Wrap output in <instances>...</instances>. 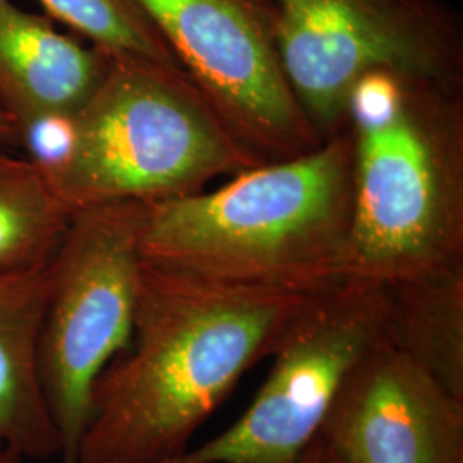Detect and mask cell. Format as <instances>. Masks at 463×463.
<instances>
[{
    "instance_id": "obj_1",
    "label": "cell",
    "mask_w": 463,
    "mask_h": 463,
    "mask_svg": "<svg viewBox=\"0 0 463 463\" xmlns=\"http://www.w3.org/2000/svg\"><path fill=\"white\" fill-rule=\"evenodd\" d=\"M313 296L141 258L131 342L93 386L72 463H164L183 455Z\"/></svg>"
},
{
    "instance_id": "obj_2",
    "label": "cell",
    "mask_w": 463,
    "mask_h": 463,
    "mask_svg": "<svg viewBox=\"0 0 463 463\" xmlns=\"http://www.w3.org/2000/svg\"><path fill=\"white\" fill-rule=\"evenodd\" d=\"M352 198L345 128L212 193L148 203L139 252L215 280L316 294L345 280Z\"/></svg>"
},
{
    "instance_id": "obj_3",
    "label": "cell",
    "mask_w": 463,
    "mask_h": 463,
    "mask_svg": "<svg viewBox=\"0 0 463 463\" xmlns=\"http://www.w3.org/2000/svg\"><path fill=\"white\" fill-rule=\"evenodd\" d=\"M400 78L390 112L347 122L345 279L380 285L463 268V88Z\"/></svg>"
},
{
    "instance_id": "obj_4",
    "label": "cell",
    "mask_w": 463,
    "mask_h": 463,
    "mask_svg": "<svg viewBox=\"0 0 463 463\" xmlns=\"http://www.w3.org/2000/svg\"><path fill=\"white\" fill-rule=\"evenodd\" d=\"M256 165L181 64L110 53L101 83L74 114L64 164L47 179L76 213L183 198Z\"/></svg>"
},
{
    "instance_id": "obj_5",
    "label": "cell",
    "mask_w": 463,
    "mask_h": 463,
    "mask_svg": "<svg viewBox=\"0 0 463 463\" xmlns=\"http://www.w3.org/2000/svg\"><path fill=\"white\" fill-rule=\"evenodd\" d=\"M146 204L76 212L50 261L38 367L62 463L74 460L99 374L131 342Z\"/></svg>"
},
{
    "instance_id": "obj_6",
    "label": "cell",
    "mask_w": 463,
    "mask_h": 463,
    "mask_svg": "<svg viewBox=\"0 0 463 463\" xmlns=\"http://www.w3.org/2000/svg\"><path fill=\"white\" fill-rule=\"evenodd\" d=\"M281 69L325 139L371 71L463 88V21L445 0H275Z\"/></svg>"
},
{
    "instance_id": "obj_7",
    "label": "cell",
    "mask_w": 463,
    "mask_h": 463,
    "mask_svg": "<svg viewBox=\"0 0 463 463\" xmlns=\"http://www.w3.org/2000/svg\"><path fill=\"white\" fill-rule=\"evenodd\" d=\"M386 287L345 279L315 294L283 331L248 411L215 438L164 463H294L383 333Z\"/></svg>"
},
{
    "instance_id": "obj_8",
    "label": "cell",
    "mask_w": 463,
    "mask_h": 463,
    "mask_svg": "<svg viewBox=\"0 0 463 463\" xmlns=\"http://www.w3.org/2000/svg\"><path fill=\"white\" fill-rule=\"evenodd\" d=\"M134 2L261 164L323 141L281 69L275 0Z\"/></svg>"
},
{
    "instance_id": "obj_9",
    "label": "cell",
    "mask_w": 463,
    "mask_h": 463,
    "mask_svg": "<svg viewBox=\"0 0 463 463\" xmlns=\"http://www.w3.org/2000/svg\"><path fill=\"white\" fill-rule=\"evenodd\" d=\"M319 438L342 463H463V400L381 333L344 381Z\"/></svg>"
},
{
    "instance_id": "obj_10",
    "label": "cell",
    "mask_w": 463,
    "mask_h": 463,
    "mask_svg": "<svg viewBox=\"0 0 463 463\" xmlns=\"http://www.w3.org/2000/svg\"><path fill=\"white\" fill-rule=\"evenodd\" d=\"M110 53L62 33L53 19L0 0V107L21 131L74 116L101 83Z\"/></svg>"
},
{
    "instance_id": "obj_11",
    "label": "cell",
    "mask_w": 463,
    "mask_h": 463,
    "mask_svg": "<svg viewBox=\"0 0 463 463\" xmlns=\"http://www.w3.org/2000/svg\"><path fill=\"white\" fill-rule=\"evenodd\" d=\"M47 294L49 265L0 273V447L14 449L26 460L62 455L38 367Z\"/></svg>"
},
{
    "instance_id": "obj_12",
    "label": "cell",
    "mask_w": 463,
    "mask_h": 463,
    "mask_svg": "<svg viewBox=\"0 0 463 463\" xmlns=\"http://www.w3.org/2000/svg\"><path fill=\"white\" fill-rule=\"evenodd\" d=\"M384 287V338L463 400V268Z\"/></svg>"
},
{
    "instance_id": "obj_13",
    "label": "cell",
    "mask_w": 463,
    "mask_h": 463,
    "mask_svg": "<svg viewBox=\"0 0 463 463\" xmlns=\"http://www.w3.org/2000/svg\"><path fill=\"white\" fill-rule=\"evenodd\" d=\"M72 216L40 166L0 153V273L50 265Z\"/></svg>"
},
{
    "instance_id": "obj_14",
    "label": "cell",
    "mask_w": 463,
    "mask_h": 463,
    "mask_svg": "<svg viewBox=\"0 0 463 463\" xmlns=\"http://www.w3.org/2000/svg\"><path fill=\"white\" fill-rule=\"evenodd\" d=\"M47 16L112 55L179 64L164 36L134 0H38Z\"/></svg>"
},
{
    "instance_id": "obj_15",
    "label": "cell",
    "mask_w": 463,
    "mask_h": 463,
    "mask_svg": "<svg viewBox=\"0 0 463 463\" xmlns=\"http://www.w3.org/2000/svg\"><path fill=\"white\" fill-rule=\"evenodd\" d=\"M326 462V448L321 438H316L315 441L306 448V451L298 457L294 463H325Z\"/></svg>"
},
{
    "instance_id": "obj_16",
    "label": "cell",
    "mask_w": 463,
    "mask_h": 463,
    "mask_svg": "<svg viewBox=\"0 0 463 463\" xmlns=\"http://www.w3.org/2000/svg\"><path fill=\"white\" fill-rule=\"evenodd\" d=\"M9 139H16L14 122L9 114L0 107V143L9 141Z\"/></svg>"
},
{
    "instance_id": "obj_17",
    "label": "cell",
    "mask_w": 463,
    "mask_h": 463,
    "mask_svg": "<svg viewBox=\"0 0 463 463\" xmlns=\"http://www.w3.org/2000/svg\"><path fill=\"white\" fill-rule=\"evenodd\" d=\"M26 458L21 457L11 448L0 447V463H24Z\"/></svg>"
},
{
    "instance_id": "obj_18",
    "label": "cell",
    "mask_w": 463,
    "mask_h": 463,
    "mask_svg": "<svg viewBox=\"0 0 463 463\" xmlns=\"http://www.w3.org/2000/svg\"><path fill=\"white\" fill-rule=\"evenodd\" d=\"M325 463H342V462H338V460H336V458H333V457H330V455H328V453H326V462Z\"/></svg>"
}]
</instances>
